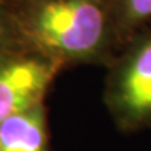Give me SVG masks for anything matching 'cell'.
I'll return each instance as SVG.
<instances>
[{
	"instance_id": "cell-1",
	"label": "cell",
	"mask_w": 151,
	"mask_h": 151,
	"mask_svg": "<svg viewBox=\"0 0 151 151\" xmlns=\"http://www.w3.org/2000/svg\"><path fill=\"white\" fill-rule=\"evenodd\" d=\"M16 16L21 35L63 58H84L102 42L106 17L97 0H39Z\"/></svg>"
},
{
	"instance_id": "cell-2",
	"label": "cell",
	"mask_w": 151,
	"mask_h": 151,
	"mask_svg": "<svg viewBox=\"0 0 151 151\" xmlns=\"http://www.w3.org/2000/svg\"><path fill=\"white\" fill-rule=\"evenodd\" d=\"M53 76L52 65L17 50L0 59V123L41 104Z\"/></svg>"
},
{
	"instance_id": "cell-3",
	"label": "cell",
	"mask_w": 151,
	"mask_h": 151,
	"mask_svg": "<svg viewBox=\"0 0 151 151\" xmlns=\"http://www.w3.org/2000/svg\"><path fill=\"white\" fill-rule=\"evenodd\" d=\"M0 151H49L42 104L0 123Z\"/></svg>"
},
{
	"instance_id": "cell-4",
	"label": "cell",
	"mask_w": 151,
	"mask_h": 151,
	"mask_svg": "<svg viewBox=\"0 0 151 151\" xmlns=\"http://www.w3.org/2000/svg\"><path fill=\"white\" fill-rule=\"evenodd\" d=\"M119 101L134 118L151 113V41L132 59L122 77Z\"/></svg>"
},
{
	"instance_id": "cell-5",
	"label": "cell",
	"mask_w": 151,
	"mask_h": 151,
	"mask_svg": "<svg viewBox=\"0 0 151 151\" xmlns=\"http://www.w3.org/2000/svg\"><path fill=\"white\" fill-rule=\"evenodd\" d=\"M18 37L20 29L17 25L16 16L7 10L4 3L0 0V59L16 50Z\"/></svg>"
},
{
	"instance_id": "cell-6",
	"label": "cell",
	"mask_w": 151,
	"mask_h": 151,
	"mask_svg": "<svg viewBox=\"0 0 151 151\" xmlns=\"http://www.w3.org/2000/svg\"><path fill=\"white\" fill-rule=\"evenodd\" d=\"M129 10L136 18L151 16V0H129Z\"/></svg>"
}]
</instances>
